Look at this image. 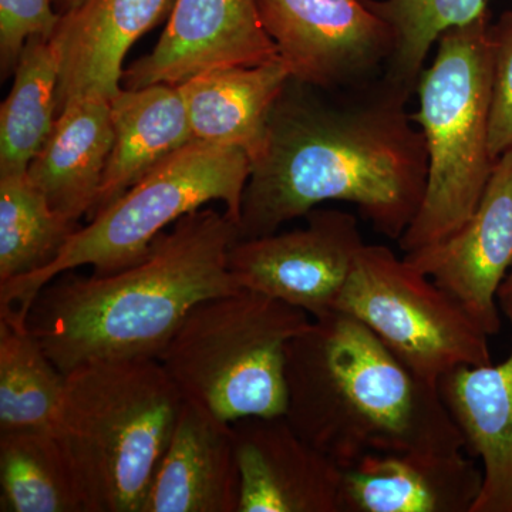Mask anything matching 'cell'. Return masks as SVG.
<instances>
[{
    "mask_svg": "<svg viewBox=\"0 0 512 512\" xmlns=\"http://www.w3.org/2000/svg\"><path fill=\"white\" fill-rule=\"evenodd\" d=\"M238 239L225 212L200 208L136 265L53 279L33 299L28 328L64 375L96 360L158 359L194 306L242 289L228 268Z\"/></svg>",
    "mask_w": 512,
    "mask_h": 512,
    "instance_id": "cell-2",
    "label": "cell"
},
{
    "mask_svg": "<svg viewBox=\"0 0 512 512\" xmlns=\"http://www.w3.org/2000/svg\"><path fill=\"white\" fill-rule=\"evenodd\" d=\"M335 311L362 322L431 386L458 367L491 363L490 336L433 279L384 245L360 251Z\"/></svg>",
    "mask_w": 512,
    "mask_h": 512,
    "instance_id": "cell-8",
    "label": "cell"
},
{
    "mask_svg": "<svg viewBox=\"0 0 512 512\" xmlns=\"http://www.w3.org/2000/svg\"><path fill=\"white\" fill-rule=\"evenodd\" d=\"M79 228L50 207L28 171L0 174V284L43 271Z\"/></svg>",
    "mask_w": 512,
    "mask_h": 512,
    "instance_id": "cell-24",
    "label": "cell"
},
{
    "mask_svg": "<svg viewBox=\"0 0 512 512\" xmlns=\"http://www.w3.org/2000/svg\"><path fill=\"white\" fill-rule=\"evenodd\" d=\"M285 375L286 420L342 468L369 454L466 447L439 389L346 313L313 319L289 342Z\"/></svg>",
    "mask_w": 512,
    "mask_h": 512,
    "instance_id": "cell-3",
    "label": "cell"
},
{
    "mask_svg": "<svg viewBox=\"0 0 512 512\" xmlns=\"http://www.w3.org/2000/svg\"><path fill=\"white\" fill-rule=\"evenodd\" d=\"M305 217V228L238 239L228 268L241 288L318 319L335 311L366 244L350 212L316 207Z\"/></svg>",
    "mask_w": 512,
    "mask_h": 512,
    "instance_id": "cell-10",
    "label": "cell"
},
{
    "mask_svg": "<svg viewBox=\"0 0 512 512\" xmlns=\"http://www.w3.org/2000/svg\"><path fill=\"white\" fill-rule=\"evenodd\" d=\"M114 141L90 221L157 165L194 141L180 86L121 89L110 100Z\"/></svg>",
    "mask_w": 512,
    "mask_h": 512,
    "instance_id": "cell-19",
    "label": "cell"
},
{
    "mask_svg": "<svg viewBox=\"0 0 512 512\" xmlns=\"http://www.w3.org/2000/svg\"><path fill=\"white\" fill-rule=\"evenodd\" d=\"M232 427L238 512H342V467L302 439L285 416L249 417Z\"/></svg>",
    "mask_w": 512,
    "mask_h": 512,
    "instance_id": "cell-13",
    "label": "cell"
},
{
    "mask_svg": "<svg viewBox=\"0 0 512 512\" xmlns=\"http://www.w3.org/2000/svg\"><path fill=\"white\" fill-rule=\"evenodd\" d=\"M177 0H83L60 16L50 42L59 66L57 114L70 101L113 99L123 82V63L140 37L170 19Z\"/></svg>",
    "mask_w": 512,
    "mask_h": 512,
    "instance_id": "cell-14",
    "label": "cell"
},
{
    "mask_svg": "<svg viewBox=\"0 0 512 512\" xmlns=\"http://www.w3.org/2000/svg\"><path fill=\"white\" fill-rule=\"evenodd\" d=\"M403 258L456 299L488 336L500 332L498 292L512 266V148L498 158L466 224Z\"/></svg>",
    "mask_w": 512,
    "mask_h": 512,
    "instance_id": "cell-11",
    "label": "cell"
},
{
    "mask_svg": "<svg viewBox=\"0 0 512 512\" xmlns=\"http://www.w3.org/2000/svg\"><path fill=\"white\" fill-rule=\"evenodd\" d=\"M259 19L293 80L346 89L380 79L396 37L365 0H256Z\"/></svg>",
    "mask_w": 512,
    "mask_h": 512,
    "instance_id": "cell-9",
    "label": "cell"
},
{
    "mask_svg": "<svg viewBox=\"0 0 512 512\" xmlns=\"http://www.w3.org/2000/svg\"><path fill=\"white\" fill-rule=\"evenodd\" d=\"M490 151L495 161L512 148V9L491 25Z\"/></svg>",
    "mask_w": 512,
    "mask_h": 512,
    "instance_id": "cell-26",
    "label": "cell"
},
{
    "mask_svg": "<svg viewBox=\"0 0 512 512\" xmlns=\"http://www.w3.org/2000/svg\"><path fill=\"white\" fill-rule=\"evenodd\" d=\"M256 0H177L153 52L124 70L126 89L180 86L221 67L259 66L278 60Z\"/></svg>",
    "mask_w": 512,
    "mask_h": 512,
    "instance_id": "cell-12",
    "label": "cell"
},
{
    "mask_svg": "<svg viewBox=\"0 0 512 512\" xmlns=\"http://www.w3.org/2000/svg\"><path fill=\"white\" fill-rule=\"evenodd\" d=\"M512 326V308L504 309ZM448 412L483 461L471 512H512V350L500 365L463 366L437 384Z\"/></svg>",
    "mask_w": 512,
    "mask_h": 512,
    "instance_id": "cell-17",
    "label": "cell"
},
{
    "mask_svg": "<svg viewBox=\"0 0 512 512\" xmlns=\"http://www.w3.org/2000/svg\"><path fill=\"white\" fill-rule=\"evenodd\" d=\"M64 384L28 323L0 316V433L55 431Z\"/></svg>",
    "mask_w": 512,
    "mask_h": 512,
    "instance_id": "cell-23",
    "label": "cell"
},
{
    "mask_svg": "<svg viewBox=\"0 0 512 512\" xmlns=\"http://www.w3.org/2000/svg\"><path fill=\"white\" fill-rule=\"evenodd\" d=\"M0 511L86 512L55 431L0 433Z\"/></svg>",
    "mask_w": 512,
    "mask_h": 512,
    "instance_id": "cell-21",
    "label": "cell"
},
{
    "mask_svg": "<svg viewBox=\"0 0 512 512\" xmlns=\"http://www.w3.org/2000/svg\"><path fill=\"white\" fill-rule=\"evenodd\" d=\"M392 28L396 49L383 76L416 92L430 50L446 30L467 25L487 10L485 0H365Z\"/></svg>",
    "mask_w": 512,
    "mask_h": 512,
    "instance_id": "cell-25",
    "label": "cell"
},
{
    "mask_svg": "<svg viewBox=\"0 0 512 512\" xmlns=\"http://www.w3.org/2000/svg\"><path fill=\"white\" fill-rule=\"evenodd\" d=\"M0 109V174L28 171L57 119L59 66L47 37H30Z\"/></svg>",
    "mask_w": 512,
    "mask_h": 512,
    "instance_id": "cell-22",
    "label": "cell"
},
{
    "mask_svg": "<svg viewBox=\"0 0 512 512\" xmlns=\"http://www.w3.org/2000/svg\"><path fill=\"white\" fill-rule=\"evenodd\" d=\"M416 92L429 175L420 210L399 239L404 254L437 244L477 210L495 163L490 151L493 40L488 10L446 30Z\"/></svg>",
    "mask_w": 512,
    "mask_h": 512,
    "instance_id": "cell-5",
    "label": "cell"
},
{
    "mask_svg": "<svg viewBox=\"0 0 512 512\" xmlns=\"http://www.w3.org/2000/svg\"><path fill=\"white\" fill-rule=\"evenodd\" d=\"M291 79L281 59L221 67L180 84L194 140L237 147L251 163L264 151L269 117Z\"/></svg>",
    "mask_w": 512,
    "mask_h": 512,
    "instance_id": "cell-20",
    "label": "cell"
},
{
    "mask_svg": "<svg viewBox=\"0 0 512 512\" xmlns=\"http://www.w3.org/2000/svg\"><path fill=\"white\" fill-rule=\"evenodd\" d=\"M309 315L239 289L198 303L158 356L183 399L227 423L285 416L286 348Z\"/></svg>",
    "mask_w": 512,
    "mask_h": 512,
    "instance_id": "cell-6",
    "label": "cell"
},
{
    "mask_svg": "<svg viewBox=\"0 0 512 512\" xmlns=\"http://www.w3.org/2000/svg\"><path fill=\"white\" fill-rule=\"evenodd\" d=\"M498 303H500L503 311L512 308V266L503 285H501L500 292H498Z\"/></svg>",
    "mask_w": 512,
    "mask_h": 512,
    "instance_id": "cell-28",
    "label": "cell"
},
{
    "mask_svg": "<svg viewBox=\"0 0 512 512\" xmlns=\"http://www.w3.org/2000/svg\"><path fill=\"white\" fill-rule=\"evenodd\" d=\"M342 471V512H471L483 487L463 450L369 454Z\"/></svg>",
    "mask_w": 512,
    "mask_h": 512,
    "instance_id": "cell-15",
    "label": "cell"
},
{
    "mask_svg": "<svg viewBox=\"0 0 512 512\" xmlns=\"http://www.w3.org/2000/svg\"><path fill=\"white\" fill-rule=\"evenodd\" d=\"M410 94L386 77L346 89L291 79L252 163L239 239L274 234L323 202L356 205L379 234L402 238L420 210L429 175Z\"/></svg>",
    "mask_w": 512,
    "mask_h": 512,
    "instance_id": "cell-1",
    "label": "cell"
},
{
    "mask_svg": "<svg viewBox=\"0 0 512 512\" xmlns=\"http://www.w3.org/2000/svg\"><path fill=\"white\" fill-rule=\"evenodd\" d=\"M251 170L241 148L191 141L77 229L43 271L0 284V312L26 322L37 293L57 276L80 266L106 276L138 264L165 229L208 202H224L238 225Z\"/></svg>",
    "mask_w": 512,
    "mask_h": 512,
    "instance_id": "cell-7",
    "label": "cell"
},
{
    "mask_svg": "<svg viewBox=\"0 0 512 512\" xmlns=\"http://www.w3.org/2000/svg\"><path fill=\"white\" fill-rule=\"evenodd\" d=\"M83 0H52L53 9L59 16L72 12L77 6L82 5Z\"/></svg>",
    "mask_w": 512,
    "mask_h": 512,
    "instance_id": "cell-29",
    "label": "cell"
},
{
    "mask_svg": "<svg viewBox=\"0 0 512 512\" xmlns=\"http://www.w3.org/2000/svg\"><path fill=\"white\" fill-rule=\"evenodd\" d=\"M59 19L52 0H0V72L3 80L15 72L20 53L30 37L50 39Z\"/></svg>",
    "mask_w": 512,
    "mask_h": 512,
    "instance_id": "cell-27",
    "label": "cell"
},
{
    "mask_svg": "<svg viewBox=\"0 0 512 512\" xmlns=\"http://www.w3.org/2000/svg\"><path fill=\"white\" fill-rule=\"evenodd\" d=\"M113 141L109 99L87 96L70 101L30 163V181L57 214L79 222L99 197Z\"/></svg>",
    "mask_w": 512,
    "mask_h": 512,
    "instance_id": "cell-18",
    "label": "cell"
},
{
    "mask_svg": "<svg viewBox=\"0 0 512 512\" xmlns=\"http://www.w3.org/2000/svg\"><path fill=\"white\" fill-rule=\"evenodd\" d=\"M183 396L158 359L96 360L66 375L55 433L86 512H141Z\"/></svg>",
    "mask_w": 512,
    "mask_h": 512,
    "instance_id": "cell-4",
    "label": "cell"
},
{
    "mask_svg": "<svg viewBox=\"0 0 512 512\" xmlns=\"http://www.w3.org/2000/svg\"><path fill=\"white\" fill-rule=\"evenodd\" d=\"M234 427L183 400L141 512H238Z\"/></svg>",
    "mask_w": 512,
    "mask_h": 512,
    "instance_id": "cell-16",
    "label": "cell"
}]
</instances>
